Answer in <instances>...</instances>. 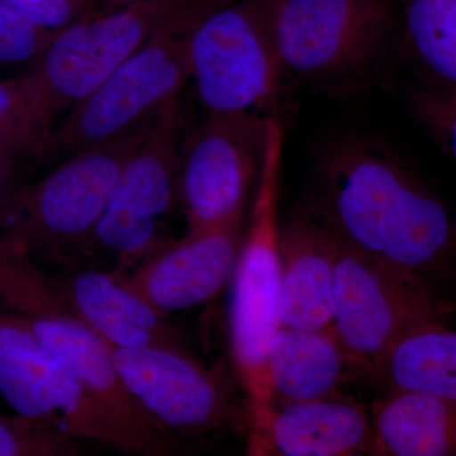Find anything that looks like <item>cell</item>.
Listing matches in <instances>:
<instances>
[{
  "label": "cell",
  "instance_id": "obj_1",
  "mask_svg": "<svg viewBox=\"0 0 456 456\" xmlns=\"http://www.w3.org/2000/svg\"><path fill=\"white\" fill-rule=\"evenodd\" d=\"M305 208L347 244L422 277L455 253L443 200L391 147L358 134L318 150Z\"/></svg>",
  "mask_w": 456,
  "mask_h": 456
},
{
  "label": "cell",
  "instance_id": "obj_2",
  "mask_svg": "<svg viewBox=\"0 0 456 456\" xmlns=\"http://www.w3.org/2000/svg\"><path fill=\"white\" fill-rule=\"evenodd\" d=\"M0 308L25 323L128 430L145 441L152 456L179 452L182 443L128 391L107 342L65 301L55 277L32 259L23 242L3 232Z\"/></svg>",
  "mask_w": 456,
  "mask_h": 456
},
{
  "label": "cell",
  "instance_id": "obj_3",
  "mask_svg": "<svg viewBox=\"0 0 456 456\" xmlns=\"http://www.w3.org/2000/svg\"><path fill=\"white\" fill-rule=\"evenodd\" d=\"M284 134L283 123L275 116L266 117L265 142L255 183L250 221L231 278V355L248 412L273 404L268 347L279 329V189Z\"/></svg>",
  "mask_w": 456,
  "mask_h": 456
},
{
  "label": "cell",
  "instance_id": "obj_4",
  "mask_svg": "<svg viewBox=\"0 0 456 456\" xmlns=\"http://www.w3.org/2000/svg\"><path fill=\"white\" fill-rule=\"evenodd\" d=\"M284 80L330 92L355 89L399 53L395 0H277Z\"/></svg>",
  "mask_w": 456,
  "mask_h": 456
},
{
  "label": "cell",
  "instance_id": "obj_5",
  "mask_svg": "<svg viewBox=\"0 0 456 456\" xmlns=\"http://www.w3.org/2000/svg\"><path fill=\"white\" fill-rule=\"evenodd\" d=\"M151 121L68 155L45 178L25 183L0 211V232L23 242L38 264L83 259L123 167L145 140Z\"/></svg>",
  "mask_w": 456,
  "mask_h": 456
},
{
  "label": "cell",
  "instance_id": "obj_6",
  "mask_svg": "<svg viewBox=\"0 0 456 456\" xmlns=\"http://www.w3.org/2000/svg\"><path fill=\"white\" fill-rule=\"evenodd\" d=\"M224 2L191 3L77 102L56 128L57 154L68 156L125 136L151 121L170 99L178 98L191 77V32Z\"/></svg>",
  "mask_w": 456,
  "mask_h": 456
},
{
  "label": "cell",
  "instance_id": "obj_7",
  "mask_svg": "<svg viewBox=\"0 0 456 456\" xmlns=\"http://www.w3.org/2000/svg\"><path fill=\"white\" fill-rule=\"evenodd\" d=\"M439 323L422 275L340 239L332 330L356 374L378 377L399 342Z\"/></svg>",
  "mask_w": 456,
  "mask_h": 456
},
{
  "label": "cell",
  "instance_id": "obj_8",
  "mask_svg": "<svg viewBox=\"0 0 456 456\" xmlns=\"http://www.w3.org/2000/svg\"><path fill=\"white\" fill-rule=\"evenodd\" d=\"M180 134L182 114L173 98L123 167L84 257H110L114 272L127 274L173 241L171 220L180 208Z\"/></svg>",
  "mask_w": 456,
  "mask_h": 456
},
{
  "label": "cell",
  "instance_id": "obj_9",
  "mask_svg": "<svg viewBox=\"0 0 456 456\" xmlns=\"http://www.w3.org/2000/svg\"><path fill=\"white\" fill-rule=\"evenodd\" d=\"M275 7L277 0H227L194 27L191 77L207 112L256 113L277 101L285 80Z\"/></svg>",
  "mask_w": 456,
  "mask_h": 456
},
{
  "label": "cell",
  "instance_id": "obj_10",
  "mask_svg": "<svg viewBox=\"0 0 456 456\" xmlns=\"http://www.w3.org/2000/svg\"><path fill=\"white\" fill-rule=\"evenodd\" d=\"M0 395L20 415L77 440H94L132 454L152 456L125 425L31 330L0 308Z\"/></svg>",
  "mask_w": 456,
  "mask_h": 456
},
{
  "label": "cell",
  "instance_id": "obj_11",
  "mask_svg": "<svg viewBox=\"0 0 456 456\" xmlns=\"http://www.w3.org/2000/svg\"><path fill=\"white\" fill-rule=\"evenodd\" d=\"M110 350L128 391L180 443L227 430L245 434L248 403L221 364L206 367L191 351Z\"/></svg>",
  "mask_w": 456,
  "mask_h": 456
},
{
  "label": "cell",
  "instance_id": "obj_12",
  "mask_svg": "<svg viewBox=\"0 0 456 456\" xmlns=\"http://www.w3.org/2000/svg\"><path fill=\"white\" fill-rule=\"evenodd\" d=\"M196 0H137L61 29L31 74L57 114L71 110Z\"/></svg>",
  "mask_w": 456,
  "mask_h": 456
},
{
  "label": "cell",
  "instance_id": "obj_13",
  "mask_svg": "<svg viewBox=\"0 0 456 456\" xmlns=\"http://www.w3.org/2000/svg\"><path fill=\"white\" fill-rule=\"evenodd\" d=\"M266 117L254 112L208 113L182 150L180 209L187 233L245 208L259 173Z\"/></svg>",
  "mask_w": 456,
  "mask_h": 456
},
{
  "label": "cell",
  "instance_id": "obj_14",
  "mask_svg": "<svg viewBox=\"0 0 456 456\" xmlns=\"http://www.w3.org/2000/svg\"><path fill=\"white\" fill-rule=\"evenodd\" d=\"M245 208L213 226L173 240L127 274H117L167 316L211 301L232 278Z\"/></svg>",
  "mask_w": 456,
  "mask_h": 456
},
{
  "label": "cell",
  "instance_id": "obj_15",
  "mask_svg": "<svg viewBox=\"0 0 456 456\" xmlns=\"http://www.w3.org/2000/svg\"><path fill=\"white\" fill-rule=\"evenodd\" d=\"M248 455L359 456L373 452L371 415L340 393L314 401L273 403L248 412Z\"/></svg>",
  "mask_w": 456,
  "mask_h": 456
},
{
  "label": "cell",
  "instance_id": "obj_16",
  "mask_svg": "<svg viewBox=\"0 0 456 456\" xmlns=\"http://www.w3.org/2000/svg\"><path fill=\"white\" fill-rule=\"evenodd\" d=\"M53 277L69 305L110 346L191 351L170 316L141 298L114 270L77 266Z\"/></svg>",
  "mask_w": 456,
  "mask_h": 456
},
{
  "label": "cell",
  "instance_id": "obj_17",
  "mask_svg": "<svg viewBox=\"0 0 456 456\" xmlns=\"http://www.w3.org/2000/svg\"><path fill=\"white\" fill-rule=\"evenodd\" d=\"M338 241L305 207L281 228L279 327L331 329Z\"/></svg>",
  "mask_w": 456,
  "mask_h": 456
},
{
  "label": "cell",
  "instance_id": "obj_18",
  "mask_svg": "<svg viewBox=\"0 0 456 456\" xmlns=\"http://www.w3.org/2000/svg\"><path fill=\"white\" fill-rule=\"evenodd\" d=\"M273 403L314 401L340 391L355 369L334 330L279 327L269 342Z\"/></svg>",
  "mask_w": 456,
  "mask_h": 456
},
{
  "label": "cell",
  "instance_id": "obj_19",
  "mask_svg": "<svg viewBox=\"0 0 456 456\" xmlns=\"http://www.w3.org/2000/svg\"><path fill=\"white\" fill-rule=\"evenodd\" d=\"M375 456L456 455V403L410 391H391L371 410Z\"/></svg>",
  "mask_w": 456,
  "mask_h": 456
},
{
  "label": "cell",
  "instance_id": "obj_20",
  "mask_svg": "<svg viewBox=\"0 0 456 456\" xmlns=\"http://www.w3.org/2000/svg\"><path fill=\"white\" fill-rule=\"evenodd\" d=\"M399 53L422 84L456 93V0H395Z\"/></svg>",
  "mask_w": 456,
  "mask_h": 456
},
{
  "label": "cell",
  "instance_id": "obj_21",
  "mask_svg": "<svg viewBox=\"0 0 456 456\" xmlns=\"http://www.w3.org/2000/svg\"><path fill=\"white\" fill-rule=\"evenodd\" d=\"M53 118L31 71L0 79V158L26 169L57 155Z\"/></svg>",
  "mask_w": 456,
  "mask_h": 456
},
{
  "label": "cell",
  "instance_id": "obj_22",
  "mask_svg": "<svg viewBox=\"0 0 456 456\" xmlns=\"http://www.w3.org/2000/svg\"><path fill=\"white\" fill-rule=\"evenodd\" d=\"M377 378L391 391L426 393L456 403V331L439 323L407 336Z\"/></svg>",
  "mask_w": 456,
  "mask_h": 456
},
{
  "label": "cell",
  "instance_id": "obj_23",
  "mask_svg": "<svg viewBox=\"0 0 456 456\" xmlns=\"http://www.w3.org/2000/svg\"><path fill=\"white\" fill-rule=\"evenodd\" d=\"M77 439L49 424L14 413H0V456H74Z\"/></svg>",
  "mask_w": 456,
  "mask_h": 456
},
{
  "label": "cell",
  "instance_id": "obj_24",
  "mask_svg": "<svg viewBox=\"0 0 456 456\" xmlns=\"http://www.w3.org/2000/svg\"><path fill=\"white\" fill-rule=\"evenodd\" d=\"M60 31L35 25L7 0H0V66H28L32 70Z\"/></svg>",
  "mask_w": 456,
  "mask_h": 456
},
{
  "label": "cell",
  "instance_id": "obj_25",
  "mask_svg": "<svg viewBox=\"0 0 456 456\" xmlns=\"http://www.w3.org/2000/svg\"><path fill=\"white\" fill-rule=\"evenodd\" d=\"M410 108L426 134L456 163V93L419 84L411 93Z\"/></svg>",
  "mask_w": 456,
  "mask_h": 456
},
{
  "label": "cell",
  "instance_id": "obj_26",
  "mask_svg": "<svg viewBox=\"0 0 456 456\" xmlns=\"http://www.w3.org/2000/svg\"><path fill=\"white\" fill-rule=\"evenodd\" d=\"M27 20L51 31H60L98 13L104 0H7Z\"/></svg>",
  "mask_w": 456,
  "mask_h": 456
},
{
  "label": "cell",
  "instance_id": "obj_27",
  "mask_svg": "<svg viewBox=\"0 0 456 456\" xmlns=\"http://www.w3.org/2000/svg\"><path fill=\"white\" fill-rule=\"evenodd\" d=\"M22 167L0 158V211L25 184Z\"/></svg>",
  "mask_w": 456,
  "mask_h": 456
},
{
  "label": "cell",
  "instance_id": "obj_28",
  "mask_svg": "<svg viewBox=\"0 0 456 456\" xmlns=\"http://www.w3.org/2000/svg\"><path fill=\"white\" fill-rule=\"evenodd\" d=\"M137 2V0H104L103 5L99 9L98 13H106V12L116 11V9L125 7L130 3Z\"/></svg>",
  "mask_w": 456,
  "mask_h": 456
},
{
  "label": "cell",
  "instance_id": "obj_29",
  "mask_svg": "<svg viewBox=\"0 0 456 456\" xmlns=\"http://www.w3.org/2000/svg\"><path fill=\"white\" fill-rule=\"evenodd\" d=\"M455 253H456V245H455Z\"/></svg>",
  "mask_w": 456,
  "mask_h": 456
}]
</instances>
